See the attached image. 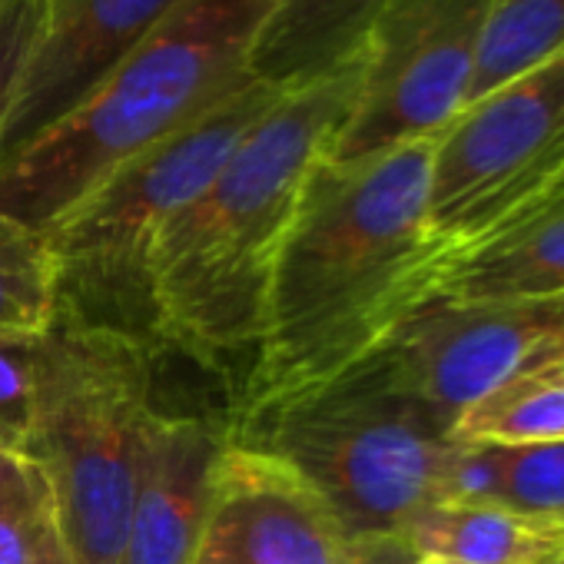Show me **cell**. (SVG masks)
I'll use <instances>...</instances> for the list:
<instances>
[{
    "label": "cell",
    "mask_w": 564,
    "mask_h": 564,
    "mask_svg": "<svg viewBox=\"0 0 564 564\" xmlns=\"http://www.w3.org/2000/svg\"><path fill=\"white\" fill-rule=\"evenodd\" d=\"M432 156L435 137L316 163L272 259L232 419L329 382L402 316L429 252Z\"/></svg>",
    "instance_id": "obj_1"
},
{
    "label": "cell",
    "mask_w": 564,
    "mask_h": 564,
    "mask_svg": "<svg viewBox=\"0 0 564 564\" xmlns=\"http://www.w3.org/2000/svg\"><path fill=\"white\" fill-rule=\"evenodd\" d=\"M366 51L293 84L252 123L206 189L160 232L150 256V336L219 369L259 339L272 259L303 186L362 90Z\"/></svg>",
    "instance_id": "obj_2"
},
{
    "label": "cell",
    "mask_w": 564,
    "mask_h": 564,
    "mask_svg": "<svg viewBox=\"0 0 564 564\" xmlns=\"http://www.w3.org/2000/svg\"><path fill=\"white\" fill-rule=\"evenodd\" d=\"M272 0H183L74 110L0 160V216L54 226L120 166L252 80Z\"/></svg>",
    "instance_id": "obj_3"
},
{
    "label": "cell",
    "mask_w": 564,
    "mask_h": 564,
    "mask_svg": "<svg viewBox=\"0 0 564 564\" xmlns=\"http://www.w3.org/2000/svg\"><path fill=\"white\" fill-rule=\"evenodd\" d=\"M147 339L57 316L41 336L28 452L47 475L77 564H123L153 419Z\"/></svg>",
    "instance_id": "obj_4"
},
{
    "label": "cell",
    "mask_w": 564,
    "mask_h": 564,
    "mask_svg": "<svg viewBox=\"0 0 564 564\" xmlns=\"http://www.w3.org/2000/svg\"><path fill=\"white\" fill-rule=\"evenodd\" d=\"M229 438L293 465L352 538L402 534L445 501L452 425L359 369L226 422Z\"/></svg>",
    "instance_id": "obj_5"
},
{
    "label": "cell",
    "mask_w": 564,
    "mask_h": 564,
    "mask_svg": "<svg viewBox=\"0 0 564 564\" xmlns=\"http://www.w3.org/2000/svg\"><path fill=\"white\" fill-rule=\"evenodd\" d=\"M282 90L252 77L44 229L57 265V316L150 336V256L160 232L206 189Z\"/></svg>",
    "instance_id": "obj_6"
},
{
    "label": "cell",
    "mask_w": 564,
    "mask_h": 564,
    "mask_svg": "<svg viewBox=\"0 0 564 564\" xmlns=\"http://www.w3.org/2000/svg\"><path fill=\"white\" fill-rule=\"evenodd\" d=\"M564 173V51L508 80L435 137L429 252L462 249L531 209Z\"/></svg>",
    "instance_id": "obj_7"
},
{
    "label": "cell",
    "mask_w": 564,
    "mask_h": 564,
    "mask_svg": "<svg viewBox=\"0 0 564 564\" xmlns=\"http://www.w3.org/2000/svg\"><path fill=\"white\" fill-rule=\"evenodd\" d=\"M544 362H564V296L422 300L349 369L452 425L481 392Z\"/></svg>",
    "instance_id": "obj_8"
},
{
    "label": "cell",
    "mask_w": 564,
    "mask_h": 564,
    "mask_svg": "<svg viewBox=\"0 0 564 564\" xmlns=\"http://www.w3.org/2000/svg\"><path fill=\"white\" fill-rule=\"evenodd\" d=\"M501 0H389L366 41V77L326 160L349 163L438 137L465 107Z\"/></svg>",
    "instance_id": "obj_9"
},
{
    "label": "cell",
    "mask_w": 564,
    "mask_h": 564,
    "mask_svg": "<svg viewBox=\"0 0 564 564\" xmlns=\"http://www.w3.org/2000/svg\"><path fill=\"white\" fill-rule=\"evenodd\" d=\"M193 564H359V538L293 465L229 438Z\"/></svg>",
    "instance_id": "obj_10"
},
{
    "label": "cell",
    "mask_w": 564,
    "mask_h": 564,
    "mask_svg": "<svg viewBox=\"0 0 564 564\" xmlns=\"http://www.w3.org/2000/svg\"><path fill=\"white\" fill-rule=\"evenodd\" d=\"M183 0H51L44 41L4 133L8 160L74 110Z\"/></svg>",
    "instance_id": "obj_11"
},
{
    "label": "cell",
    "mask_w": 564,
    "mask_h": 564,
    "mask_svg": "<svg viewBox=\"0 0 564 564\" xmlns=\"http://www.w3.org/2000/svg\"><path fill=\"white\" fill-rule=\"evenodd\" d=\"M226 442V422L153 412L123 564H193Z\"/></svg>",
    "instance_id": "obj_12"
},
{
    "label": "cell",
    "mask_w": 564,
    "mask_h": 564,
    "mask_svg": "<svg viewBox=\"0 0 564 564\" xmlns=\"http://www.w3.org/2000/svg\"><path fill=\"white\" fill-rule=\"evenodd\" d=\"M544 296H564V193L541 199L462 249L425 252L409 275L405 310L422 300L491 303Z\"/></svg>",
    "instance_id": "obj_13"
},
{
    "label": "cell",
    "mask_w": 564,
    "mask_h": 564,
    "mask_svg": "<svg viewBox=\"0 0 564 564\" xmlns=\"http://www.w3.org/2000/svg\"><path fill=\"white\" fill-rule=\"evenodd\" d=\"M389 0H272L249 70L256 80L293 87L323 77L366 51Z\"/></svg>",
    "instance_id": "obj_14"
},
{
    "label": "cell",
    "mask_w": 564,
    "mask_h": 564,
    "mask_svg": "<svg viewBox=\"0 0 564 564\" xmlns=\"http://www.w3.org/2000/svg\"><path fill=\"white\" fill-rule=\"evenodd\" d=\"M419 557L448 564H557L564 524L501 505H432L402 528Z\"/></svg>",
    "instance_id": "obj_15"
},
{
    "label": "cell",
    "mask_w": 564,
    "mask_h": 564,
    "mask_svg": "<svg viewBox=\"0 0 564 564\" xmlns=\"http://www.w3.org/2000/svg\"><path fill=\"white\" fill-rule=\"evenodd\" d=\"M455 442L475 445H541L564 438V362H544L524 369L475 402H468L452 422Z\"/></svg>",
    "instance_id": "obj_16"
},
{
    "label": "cell",
    "mask_w": 564,
    "mask_h": 564,
    "mask_svg": "<svg viewBox=\"0 0 564 564\" xmlns=\"http://www.w3.org/2000/svg\"><path fill=\"white\" fill-rule=\"evenodd\" d=\"M0 564H77L54 488L24 452H0Z\"/></svg>",
    "instance_id": "obj_17"
},
{
    "label": "cell",
    "mask_w": 564,
    "mask_h": 564,
    "mask_svg": "<svg viewBox=\"0 0 564 564\" xmlns=\"http://www.w3.org/2000/svg\"><path fill=\"white\" fill-rule=\"evenodd\" d=\"M557 51H564V0H501L485 28L465 107Z\"/></svg>",
    "instance_id": "obj_18"
},
{
    "label": "cell",
    "mask_w": 564,
    "mask_h": 564,
    "mask_svg": "<svg viewBox=\"0 0 564 564\" xmlns=\"http://www.w3.org/2000/svg\"><path fill=\"white\" fill-rule=\"evenodd\" d=\"M57 313V265L47 236L0 216V336H44Z\"/></svg>",
    "instance_id": "obj_19"
},
{
    "label": "cell",
    "mask_w": 564,
    "mask_h": 564,
    "mask_svg": "<svg viewBox=\"0 0 564 564\" xmlns=\"http://www.w3.org/2000/svg\"><path fill=\"white\" fill-rule=\"evenodd\" d=\"M495 505L564 524V438L541 445H495Z\"/></svg>",
    "instance_id": "obj_20"
},
{
    "label": "cell",
    "mask_w": 564,
    "mask_h": 564,
    "mask_svg": "<svg viewBox=\"0 0 564 564\" xmlns=\"http://www.w3.org/2000/svg\"><path fill=\"white\" fill-rule=\"evenodd\" d=\"M41 336H0V452H28Z\"/></svg>",
    "instance_id": "obj_21"
},
{
    "label": "cell",
    "mask_w": 564,
    "mask_h": 564,
    "mask_svg": "<svg viewBox=\"0 0 564 564\" xmlns=\"http://www.w3.org/2000/svg\"><path fill=\"white\" fill-rule=\"evenodd\" d=\"M51 0H0V153L24 74L44 41Z\"/></svg>",
    "instance_id": "obj_22"
},
{
    "label": "cell",
    "mask_w": 564,
    "mask_h": 564,
    "mask_svg": "<svg viewBox=\"0 0 564 564\" xmlns=\"http://www.w3.org/2000/svg\"><path fill=\"white\" fill-rule=\"evenodd\" d=\"M359 564H415V551L402 541V534L359 538Z\"/></svg>",
    "instance_id": "obj_23"
},
{
    "label": "cell",
    "mask_w": 564,
    "mask_h": 564,
    "mask_svg": "<svg viewBox=\"0 0 564 564\" xmlns=\"http://www.w3.org/2000/svg\"><path fill=\"white\" fill-rule=\"evenodd\" d=\"M557 193H564V173H561V176L554 180V186H551V189H547V193H544L541 199H547V196H557ZM541 199H538V203H541ZM538 203H534V206H538Z\"/></svg>",
    "instance_id": "obj_24"
},
{
    "label": "cell",
    "mask_w": 564,
    "mask_h": 564,
    "mask_svg": "<svg viewBox=\"0 0 564 564\" xmlns=\"http://www.w3.org/2000/svg\"><path fill=\"white\" fill-rule=\"evenodd\" d=\"M415 564H448V561H435V557H419L415 554Z\"/></svg>",
    "instance_id": "obj_25"
},
{
    "label": "cell",
    "mask_w": 564,
    "mask_h": 564,
    "mask_svg": "<svg viewBox=\"0 0 564 564\" xmlns=\"http://www.w3.org/2000/svg\"><path fill=\"white\" fill-rule=\"evenodd\" d=\"M557 564H564V557H561V561H557Z\"/></svg>",
    "instance_id": "obj_26"
}]
</instances>
